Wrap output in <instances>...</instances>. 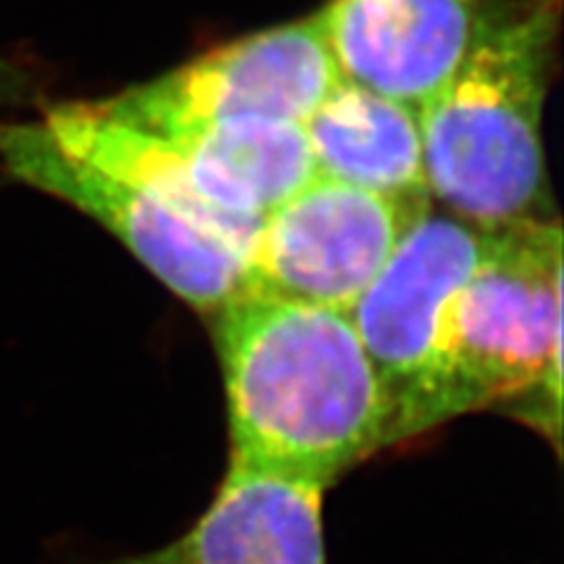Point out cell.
Listing matches in <instances>:
<instances>
[{"label": "cell", "mask_w": 564, "mask_h": 564, "mask_svg": "<svg viewBox=\"0 0 564 564\" xmlns=\"http://www.w3.org/2000/svg\"><path fill=\"white\" fill-rule=\"evenodd\" d=\"M508 404L560 449L562 228L551 219L489 228L480 267L452 304L410 440Z\"/></svg>", "instance_id": "obj_3"}, {"label": "cell", "mask_w": 564, "mask_h": 564, "mask_svg": "<svg viewBox=\"0 0 564 564\" xmlns=\"http://www.w3.org/2000/svg\"><path fill=\"white\" fill-rule=\"evenodd\" d=\"M165 137L196 155L261 217L317 174L302 122L247 118Z\"/></svg>", "instance_id": "obj_12"}, {"label": "cell", "mask_w": 564, "mask_h": 564, "mask_svg": "<svg viewBox=\"0 0 564 564\" xmlns=\"http://www.w3.org/2000/svg\"><path fill=\"white\" fill-rule=\"evenodd\" d=\"M562 0H480L470 41L421 106L431 196L482 228L545 219L543 111Z\"/></svg>", "instance_id": "obj_2"}, {"label": "cell", "mask_w": 564, "mask_h": 564, "mask_svg": "<svg viewBox=\"0 0 564 564\" xmlns=\"http://www.w3.org/2000/svg\"><path fill=\"white\" fill-rule=\"evenodd\" d=\"M0 170L14 182L76 207L200 313L217 315L250 294L247 261L151 193L55 144L41 120H0Z\"/></svg>", "instance_id": "obj_4"}, {"label": "cell", "mask_w": 564, "mask_h": 564, "mask_svg": "<svg viewBox=\"0 0 564 564\" xmlns=\"http://www.w3.org/2000/svg\"><path fill=\"white\" fill-rule=\"evenodd\" d=\"M339 78L311 14L224 43L101 101L122 120L161 134L247 118L304 126Z\"/></svg>", "instance_id": "obj_5"}, {"label": "cell", "mask_w": 564, "mask_h": 564, "mask_svg": "<svg viewBox=\"0 0 564 564\" xmlns=\"http://www.w3.org/2000/svg\"><path fill=\"white\" fill-rule=\"evenodd\" d=\"M487 245L489 228L429 209L348 313L386 398L388 447L410 443L452 304L480 267Z\"/></svg>", "instance_id": "obj_6"}, {"label": "cell", "mask_w": 564, "mask_h": 564, "mask_svg": "<svg viewBox=\"0 0 564 564\" xmlns=\"http://www.w3.org/2000/svg\"><path fill=\"white\" fill-rule=\"evenodd\" d=\"M317 174L431 207L419 109L344 76L304 122Z\"/></svg>", "instance_id": "obj_11"}, {"label": "cell", "mask_w": 564, "mask_h": 564, "mask_svg": "<svg viewBox=\"0 0 564 564\" xmlns=\"http://www.w3.org/2000/svg\"><path fill=\"white\" fill-rule=\"evenodd\" d=\"M35 76L17 59L0 52V109L22 106L35 99Z\"/></svg>", "instance_id": "obj_13"}, {"label": "cell", "mask_w": 564, "mask_h": 564, "mask_svg": "<svg viewBox=\"0 0 564 564\" xmlns=\"http://www.w3.org/2000/svg\"><path fill=\"white\" fill-rule=\"evenodd\" d=\"M325 487L228 458L203 513L151 551L66 564H329Z\"/></svg>", "instance_id": "obj_8"}, {"label": "cell", "mask_w": 564, "mask_h": 564, "mask_svg": "<svg viewBox=\"0 0 564 564\" xmlns=\"http://www.w3.org/2000/svg\"><path fill=\"white\" fill-rule=\"evenodd\" d=\"M429 209L315 174L263 217L247 257L250 294L350 313Z\"/></svg>", "instance_id": "obj_7"}, {"label": "cell", "mask_w": 564, "mask_h": 564, "mask_svg": "<svg viewBox=\"0 0 564 564\" xmlns=\"http://www.w3.org/2000/svg\"><path fill=\"white\" fill-rule=\"evenodd\" d=\"M480 0H329L317 10L339 74L421 109L462 62Z\"/></svg>", "instance_id": "obj_10"}, {"label": "cell", "mask_w": 564, "mask_h": 564, "mask_svg": "<svg viewBox=\"0 0 564 564\" xmlns=\"http://www.w3.org/2000/svg\"><path fill=\"white\" fill-rule=\"evenodd\" d=\"M41 122L66 153L144 188L245 261L250 257L263 217L174 139L132 126L101 99L52 104Z\"/></svg>", "instance_id": "obj_9"}, {"label": "cell", "mask_w": 564, "mask_h": 564, "mask_svg": "<svg viewBox=\"0 0 564 564\" xmlns=\"http://www.w3.org/2000/svg\"><path fill=\"white\" fill-rule=\"evenodd\" d=\"M231 456L329 489L388 449V408L350 315L245 294L217 313Z\"/></svg>", "instance_id": "obj_1"}]
</instances>
